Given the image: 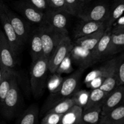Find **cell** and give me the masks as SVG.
<instances>
[{
	"label": "cell",
	"mask_w": 124,
	"mask_h": 124,
	"mask_svg": "<svg viewBox=\"0 0 124 124\" xmlns=\"http://www.w3.org/2000/svg\"><path fill=\"white\" fill-rule=\"evenodd\" d=\"M84 70L79 69L71 76L64 79L60 88L57 92L51 93L46 101L42 109V114H46L47 111L59 102L71 98L77 89L79 81Z\"/></svg>",
	"instance_id": "6da1fadb"
},
{
	"label": "cell",
	"mask_w": 124,
	"mask_h": 124,
	"mask_svg": "<svg viewBox=\"0 0 124 124\" xmlns=\"http://www.w3.org/2000/svg\"><path fill=\"white\" fill-rule=\"evenodd\" d=\"M48 71V60L44 57L31 64L30 85L35 98H39L44 91Z\"/></svg>",
	"instance_id": "7a4b0ae2"
},
{
	"label": "cell",
	"mask_w": 124,
	"mask_h": 124,
	"mask_svg": "<svg viewBox=\"0 0 124 124\" xmlns=\"http://www.w3.org/2000/svg\"><path fill=\"white\" fill-rule=\"evenodd\" d=\"M39 33L43 48V57L48 60L63 38L68 33L52 29L44 24L37 29Z\"/></svg>",
	"instance_id": "3957f363"
},
{
	"label": "cell",
	"mask_w": 124,
	"mask_h": 124,
	"mask_svg": "<svg viewBox=\"0 0 124 124\" xmlns=\"http://www.w3.org/2000/svg\"><path fill=\"white\" fill-rule=\"evenodd\" d=\"M20 94L17 75H16L3 102L1 104V111L2 115L7 119H12L14 117L18 110Z\"/></svg>",
	"instance_id": "277c9868"
},
{
	"label": "cell",
	"mask_w": 124,
	"mask_h": 124,
	"mask_svg": "<svg viewBox=\"0 0 124 124\" xmlns=\"http://www.w3.org/2000/svg\"><path fill=\"white\" fill-rule=\"evenodd\" d=\"M73 46L74 44L72 43L70 37L68 35H65L48 59V71L52 73L56 72L59 65L71 52Z\"/></svg>",
	"instance_id": "5b68a950"
},
{
	"label": "cell",
	"mask_w": 124,
	"mask_h": 124,
	"mask_svg": "<svg viewBox=\"0 0 124 124\" xmlns=\"http://www.w3.org/2000/svg\"><path fill=\"white\" fill-rule=\"evenodd\" d=\"M68 14L61 10L48 8L44 12V19L42 24L58 31L68 33Z\"/></svg>",
	"instance_id": "8992f818"
},
{
	"label": "cell",
	"mask_w": 124,
	"mask_h": 124,
	"mask_svg": "<svg viewBox=\"0 0 124 124\" xmlns=\"http://www.w3.org/2000/svg\"><path fill=\"white\" fill-rule=\"evenodd\" d=\"M0 24H1L2 27L3 33L6 39L7 40L8 44L10 46L13 53L16 57L18 53H19L20 50L21 49L23 44L19 40L15 30H13L7 16L2 10L1 6V13H0Z\"/></svg>",
	"instance_id": "52a82bcc"
},
{
	"label": "cell",
	"mask_w": 124,
	"mask_h": 124,
	"mask_svg": "<svg viewBox=\"0 0 124 124\" xmlns=\"http://www.w3.org/2000/svg\"><path fill=\"white\" fill-rule=\"evenodd\" d=\"M70 58L72 62L82 70H84L97 62L92 50H86L75 44L70 52Z\"/></svg>",
	"instance_id": "ba28073f"
},
{
	"label": "cell",
	"mask_w": 124,
	"mask_h": 124,
	"mask_svg": "<svg viewBox=\"0 0 124 124\" xmlns=\"http://www.w3.org/2000/svg\"><path fill=\"white\" fill-rule=\"evenodd\" d=\"M16 58L3 31L0 30V62L6 70H14Z\"/></svg>",
	"instance_id": "9c48e42d"
},
{
	"label": "cell",
	"mask_w": 124,
	"mask_h": 124,
	"mask_svg": "<svg viewBox=\"0 0 124 124\" xmlns=\"http://www.w3.org/2000/svg\"><path fill=\"white\" fill-rule=\"evenodd\" d=\"M1 8L6 15L7 16L11 25L16 33L17 36L19 38V40L22 42V44H24L26 42L28 35H29L28 27L19 17H18L15 13L8 9L6 6L1 4Z\"/></svg>",
	"instance_id": "30bf717a"
},
{
	"label": "cell",
	"mask_w": 124,
	"mask_h": 124,
	"mask_svg": "<svg viewBox=\"0 0 124 124\" xmlns=\"http://www.w3.org/2000/svg\"><path fill=\"white\" fill-rule=\"evenodd\" d=\"M108 8L105 4H98L89 8H84L78 18L84 21H104L106 20Z\"/></svg>",
	"instance_id": "8fae6325"
},
{
	"label": "cell",
	"mask_w": 124,
	"mask_h": 124,
	"mask_svg": "<svg viewBox=\"0 0 124 124\" xmlns=\"http://www.w3.org/2000/svg\"><path fill=\"white\" fill-rule=\"evenodd\" d=\"M124 91V85H120L117 86L113 90L108 93L102 105L101 116L106 115L121 105L123 99Z\"/></svg>",
	"instance_id": "7c38bea8"
},
{
	"label": "cell",
	"mask_w": 124,
	"mask_h": 124,
	"mask_svg": "<svg viewBox=\"0 0 124 124\" xmlns=\"http://www.w3.org/2000/svg\"><path fill=\"white\" fill-rule=\"evenodd\" d=\"M18 9L23 16L30 23L42 24L44 19V12L38 9L30 2H21L18 6Z\"/></svg>",
	"instance_id": "4fadbf2b"
},
{
	"label": "cell",
	"mask_w": 124,
	"mask_h": 124,
	"mask_svg": "<svg viewBox=\"0 0 124 124\" xmlns=\"http://www.w3.org/2000/svg\"><path fill=\"white\" fill-rule=\"evenodd\" d=\"M117 61V58H113L107 61L105 64L101 66L100 67L97 68L88 73L84 79V83L86 85H87L92 80L96 78L102 77L106 78L115 70Z\"/></svg>",
	"instance_id": "5bb4252c"
},
{
	"label": "cell",
	"mask_w": 124,
	"mask_h": 124,
	"mask_svg": "<svg viewBox=\"0 0 124 124\" xmlns=\"http://www.w3.org/2000/svg\"><path fill=\"white\" fill-rule=\"evenodd\" d=\"M105 30V27L104 26L93 33L77 38L74 44L82 47L86 50H92L101 38Z\"/></svg>",
	"instance_id": "9a60e30c"
},
{
	"label": "cell",
	"mask_w": 124,
	"mask_h": 124,
	"mask_svg": "<svg viewBox=\"0 0 124 124\" xmlns=\"http://www.w3.org/2000/svg\"><path fill=\"white\" fill-rule=\"evenodd\" d=\"M104 26H105L104 21H82L75 29V38L77 39L93 33Z\"/></svg>",
	"instance_id": "2e32d148"
},
{
	"label": "cell",
	"mask_w": 124,
	"mask_h": 124,
	"mask_svg": "<svg viewBox=\"0 0 124 124\" xmlns=\"http://www.w3.org/2000/svg\"><path fill=\"white\" fill-rule=\"evenodd\" d=\"M98 124H124L123 104H121L106 115L101 116Z\"/></svg>",
	"instance_id": "e0dca14e"
},
{
	"label": "cell",
	"mask_w": 124,
	"mask_h": 124,
	"mask_svg": "<svg viewBox=\"0 0 124 124\" xmlns=\"http://www.w3.org/2000/svg\"><path fill=\"white\" fill-rule=\"evenodd\" d=\"M110 38H111V30L105 29L101 38L96 45L95 47L92 50L93 56L97 62L105 56V53L108 47Z\"/></svg>",
	"instance_id": "ac0fdd59"
},
{
	"label": "cell",
	"mask_w": 124,
	"mask_h": 124,
	"mask_svg": "<svg viewBox=\"0 0 124 124\" xmlns=\"http://www.w3.org/2000/svg\"><path fill=\"white\" fill-rule=\"evenodd\" d=\"M124 10V0H115L111 9L108 11L107 18L104 22L105 29L111 30L112 24L123 15Z\"/></svg>",
	"instance_id": "d6986e66"
},
{
	"label": "cell",
	"mask_w": 124,
	"mask_h": 124,
	"mask_svg": "<svg viewBox=\"0 0 124 124\" xmlns=\"http://www.w3.org/2000/svg\"><path fill=\"white\" fill-rule=\"evenodd\" d=\"M124 46V32L111 33L108 47L105 56H111L123 50Z\"/></svg>",
	"instance_id": "ffe728a7"
},
{
	"label": "cell",
	"mask_w": 124,
	"mask_h": 124,
	"mask_svg": "<svg viewBox=\"0 0 124 124\" xmlns=\"http://www.w3.org/2000/svg\"><path fill=\"white\" fill-rule=\"evenodd\" d=\"M101 105L83 110L79 124H98L101 117Z\"/></svg>",
	"instance_id": "44dd1931"
},
{
	"label": "cell",
	"mask_w": 124,
	"mask_h": 124,
	"mask_svg": "<svg viewBox=\"0 0 124 124\" xmlns=\"http://www.w3.org/2000/svg\"><path fill=\"white\" fill-rule=\"evenodd\" d=\"M83 108L78 105H73L66 113L63 114L58 124H79Z\"/></svg>",
	"instance_id": "7402d4cb"
},
{
	"label": "cell",
	"mask_w": 124,
	"mask_h": 124,
	"mask_svg": "<svg viewBox=\"0 0 124 124\" xmlns=\"http://www.w3.org/2000/svg\"><path fill=\"white\" fill-rule=\"evenodd\" d=\"M31 56L32 63L43 57V48L42 41L38 30H36L33 34L30 41Z\"/></svg>",
	"instance_id": "603a6c76"
},
{
	"label": "cell",
	"mask_w": 124,
	"mask_h": 124,
	"mask_svg": "<svg viewBox=\"0 0 124 124\" xmlns=\"http://www.w3.org/2000/svg\"><path fill=\"white\" fill-rule=\"evenodd\" d=\"M38 107L32 105L23 113L16 124H38Z\"/></svg>",
	"instance_id": "cb8c5ba5"
},
{
	"label": "cell",
	"mask_w": 124,
	"mask_h": 124,
	"mask_svg": "<svg viewBox=\"0 0 124 124\" xmlns=\"http://www.w3.org/2000/svg\"><path fill=\"white\" fill-rule=\"evenodd\" d=\"M108 94V93L102 90L99 88L92 89V90L90 92L87 104L84 107L83 110H86V109L98 106V105L102 106L104 99Z\"/></svg>",
	"instance_id": "d4e9b609"
},
{
	"label": "cell",
	"mask_w": 124,
	"mask_h": 124,
	"mask_svg": "<svg viewBox=\"0 0 124 124\" xmlns=\"http://www.w3.org/2000/svg\"><path fill=\"white\" fill-rule=\"evenodd\" d=\"M16 75L17 74L14 70H8L0 82V105L3 102Z\"/></svg>",
	"instance_id": "484cf974"
},
{
	"label": "cell",
	"mask_w": 124,
	"mask_h": 124,
	"mask_svg": "<svg viewBox=\"0 0 124 124\" xmlns=\"http://www.w3.org/2000/svg\"><path fill=\"white\" fill-rule=\"evenodd\" d=\"M73 105H75L73 100L71 98H67L62 101L59 102L58 104L53 106L52 108L47 111L46 113H54L56 114H64L66 113L69 109L71 108Z\"/></svg>",
	"instance_id": "4316f807"
},
{
	"label": "cell",
	"mask_w": 124,
	"mask_h": 124,
	"mask_svg": "<svg viewBox=\"0 0 124 124\" xmlns=\"http://www.w3.org/2000/svg\"><path fill=\"white\" fill-rule=\"evenodd\" d=\"M67 13L78 16L84 8V2L81 0H64Z\"/></svg>",
	"instance_id": "83f0119b"
},
{
	"label": "cell",
	"mask_w": 124,
	"mask_h": 124,
	"mask_svg": "<svg viewBox=\"0 0 124 124\" xmlns=\"http://www.w3.org/2000/svg\"><path fill=\"white\" fill-rule=\"evenodd\" d=\"M63 81H64L63 78H62L61 75L57 73H54L53 75L51 76L47 83H46L47 88L50 92V94L56 93L59 90Z\"/></svg>",
	"instance_id": "f1b7e54d"
},
{
	"label": "cell",
	"mask_w": 124,
	"mask_h": 124,
	"mask_svg": "<svg viewBox=\"0 0 124 124\" xmlns=\"http://www.w3.org/2000/svg\"><path fill=\"white\" fill-rule=\"evenodd\" d=\"M89 94L90 92L88 91L81 90L76 91L71 98L73 100L75 105L84 108V107L87 104Z\"/></svg>",
	"instance_id": "f546056e"
},
{
	"label": "cell",
	"mask_w": 124,
	"mask_h": 124,
	"mask_svg": "<svg viewBox=\"0 0 124 124\" xmlns=\"http://www.w3.org/2000/svg\"><path fill=\"white\" fill-rule=\"evenodd\" d=\"M117 87V79H116L115 70L109 76H108L105 79L99 88L101 89L102 90L104 91V92L110 93Z\"/></svg>",
	"instance_id": "4dcf8cb0"
},
{
	"label": "cell",
	"mask_w": 124,
	"mask_h": 124,
	"mask_svg": "<svg viewBox=\"0 0 124 124\" xmlns=\"http://www.w3.org/2000/svg\"><path fill=\"white\" fill-rule=\"evenodd\" d=\"M117 86L124 85V58L123 54L117 58L115 69Z\"/></svg>",
	"instance_id": "1f68e13d"
},
{
	"label": "cell",
	"mask_w": 124,
	"mask_h": 124,
	"mask_svg": "<svg viewBox=\"0 0 124 124\" xmlns=\"http://www.w3.org/2000/svg\"><path fill=\"white\" fill-rule=\"evenodd\" d=\"M73 70L72 67V61L70 58V52L67 54L65 59L62 61L57 69L56 73L61 75L62 73H67L71 72Z\"/></svg>",
	"instance_id": "d6a6232c"
},
{
	"label": "cell",
	"mask_w": 124,
	"mask_h": 124,
	"mask_svg": "<svg viewBox=\"0 0 124 124\" xmlns=\"http://www.w3.org/2000/svg\"><path fill=\"white\" fill-rule=\"evenodd\" d=\"M62 115L63 114H56L54 113H46L40 124H58Z\"/></svg>",
	"instance_id": "836d02e7"
},
{
	"label": "cell",
	"mask_w": 124,
	"mask_h": 124,
	"mask_svg": "<svg viewBox=\"0 0 124 124\" xmlns=\"http://www.w3.org/2000/svg\"><path fill=\"white\" fill-rule=\"evenodd\" d=\"M124 32V16L123 15L119 18L113 24L111 27V33Z\"/></svg>",
	"instance_id": "e575fe53"
},
{
	"label": "cell",
	"mask_w": 124,
	"mask_h": 124,
	"mask_svg": "<svg viewBox=\"0 0 124 124\" xmlns=\"http://www.w3.org/2000/svg\"><path fill=\"white\" fill-rule=\"evenodd\" d=\"M50 7L55 9L61 10L67 13V7L64 0H48Z\"/></svg>",
	"instance_id": "d590c367"
},
{
	"label": "cell",
	"mask_w": 124,
	"mask_h": 124,
	"mask_svg": "<svg viewBox=\"0 0 124 124\" xmlns=\"http://www.w3.org/2000/svg\"><path fill=\"white\" fill-rule=\"evenodd\" d=\"M30 2L35 7L42 11L50 8L48 0H30Z\"/></svg>",
	"instance_id": "8d00e7d4"
},
{
	"label": "cell",
	"mask_w": 124,
	"mask_h": 124,
	"mask_svg": "<svg viewBox=\"0 0 124 124\" xmlns=\"http://www.w3.org/2000/svg\"><path fill=\"white\" fill-rule=\"evenodd\" d=\"M105 78H104L102 77L96 78L92 80L87 86L88 87L91 88L92 89L98 88L101 87V85L103 83V82H104V81L105 80Z\"/></svg>",
	"instance_id": "74e56055"
},
{
	"label": "cell",
	"mask_w": 124,
	"mask_h": 124,
	"mask_svg": "<svg viewBox=\"0 0 124 124\" xmlns=\"http://www.w3.org/2000/svg\"><path fill=\"white\" fill-rule=\"evenodd\" d=\"M8 71V70H6V69L3 67L2 64H1V62H0V82H1V81L2 80L3 78L4 77L5 75H6V73H7Z\"/></svg>",
	"instance_id": "f35d334b"
},
{
	"label": "cell",
	"mask_w": 124,
	"mask_h": 124,
	"mask_svg": "<svg viewBox=\"0 0 124 124\" xmlns=\"http://www.w3.org/2000/svg\"><path fill=\"white\" fill-rule=\"evenodd\" d=\"M81 1H82L83 2H87V1H91V0H81Z\"/></svg>",
	"instance_id": "ab89813d"
},
{
	"label": "cell",
	"mask_w": 124,
	"mask_h": 124,
	"mask_svg": "<svg viewBox=\"0 0 124 124\" xmlns=\"http://www.w3.org/2000/svg\"><path fill=\"white\" fill-rule=\"evenodd\" d=\"M1 4H0V13H1Z\"/></svg>",
	"instance_id": "60d3db41"
},
{
	"label": "cell",
	"mask_w": 124,
	"mask_h": 124,
	"mask_svg": "<svg viewBox=\"0 0 124 124\" xmlns=\"http://www.w3.org/2000/svg\"><path fill=\"white\" fill-rule=\"evenodd\" d=\"M0 124H1V123H0Z\"/></svg>",
	"instance_id": "b9f144b4"
}]
</instances>
